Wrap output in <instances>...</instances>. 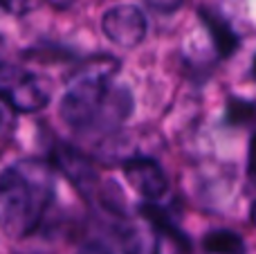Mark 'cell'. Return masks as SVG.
<instances>
[{"mask_svg":"<svg viewBox=\"0 0 256 254\" xmlns=\"http://www.w3.org/2000/svg\"><path fill=\"white\" fill-rule=\"evenodd\" d=\"M120 63L110 56H94L72 74L58 104V115L79 135H106L120 128L132 112V92L117 84Z\"/></svg>","mask_w":256,"mask_h":254,"instance_id":"1","label":"cell"},{"mask_svg":"<svg viewBox=\"0 0 256 254\" xmlns=\"http://www.w3.org/2000/svg\"><path fill=\"white\" fill-rule=\"evenodd\" d=\"M56 180L50 162L18 160L0 174V230L12 238L30 236L54 200Z\"/></svg>","mask_w":256,"mask_h":254,"instance_id":"2","label":"cell"},{"mask_svg":"<svg viewBox=\"0 0 256 254\" xmlns=\"http://www.w3.org/2000/svg\"><path fill=\"white\" fill-rule=\"evenodd\" d=\"M0 99L14 112H38L52 99V86L45 76L0 58Z\"/></svg>","mask_w":256,"mask_h":254,"instance_id":"3","label":"cell"},{"mask_svg":"<svg viewBox=\"0 0 256 254\" xmlns=\"http://www.w3.org/2000/svg\"><path fill=\"white\" fill-rule=\"evenodd\" d=\"M102 30L110 43L117 48H137L146 38L148 32V20L144 12L135 4H115L110 7L102 18Z\"/></svg>","mask_w":256,"mask_h":254,"instance_id":"4","label":"cell"},{"mask_svg":"<svg viewBox=\"0 0 256 254\" xmlns=\"http://www.w3.org/2000/svg\"><path fill=\"white\" fill-rule=\"evenodd\" d=\"M124 176L146 202H158L168 194V176L153 158H130L124 162Z\"/></svg>","mask_w":256,"mask_h":254,"instance_id":"5","label":"cell"},{"mask_svg":"<svg viewBox=\"0 0 256 254\" xmlns=\"http://www.w3.org/2000/svg\"><path fill=\"white\" fill-rule=\"evenodd\" d=\"M52 160H54V164L63 171V176H68V178L72 180V184L90 200L94 187H97V182H99L97 171L92 169V162L81 151H76V148L68 146V144H61V142L52 148Z\"/></svg>","mask_w":256,"mask_h":254,"instance_id":"6","label":"cell"},{"mask_svg":"<svg viewBox=\"0 0 256 254\" xmlns=\"http://www.w3.org/2000/svg\"><path fill=\"white\" fill-rule=\"evenodd\" d=\"M198 16H200V20L204 22V27H207L209 36H212L214 48H216L218 56H222V58L232 56V54L238 50L240 38H238V34L230 27V22H227L220 14L212 12L209 7H200Z\"/></svg>","mask_w":256,"mask_h":254,"instance_id":"7","label":"cell"},{"mask_svg":"<svg viewBox=\"0 0 256 254\" xmlns=\"http://www.w3.org/2000/svg\"><path fill=\"white\" fill-rule=\"evenodd\" d=\"M140 214L144 216V220L150 225L153 232L166 234V236L171 238L173 243H178L182 250H189V238H186V234H182V230L178 228L173 216L168 214L164 207H160L158 202H144V205L140 207Z\"/></svg>","mask_w":256,"mask_h":254,"instance_id":"8","label":"cell"},{"mask_svg":"<svg viewBox=\"0 0 256 254\" xmlns=\"http://www.w3.org/2000/svg\"><path fill=\"white\" fill-rule=\"evenodd\" d=\"M120 254H158V236L153 230H142L126 223L117 230Z\"/></svg>","mask_w":256,"mask_h":254,"instance_id":"9","label":"cell"},{"mask_svg":"<svg viewBox=\"0 0 256 254\" xmlns=\"http://www.w3.org/2000/svg\"><path fill=\"white\" fill-rule=\"evenodd\" d=\"M202 250L207 254H245V241L232 230H212L202 238Z\"/></svg>","mask_w":256,"mask_h":254,"instance_id":"10","label":"cell"},{"mask_svg":"<svg viewBox=\"0 0 256 254\" xmlns=\"http://www.w3.org/2000/svg\"><path fill=\"white\" fill-rule=\"evenodd\" d=\"M254 117V104L250 99H243V97H234L227 102V122L230 124H250Z\"/></svg>","mask_w":256,"mask_h":254,"instance_id":"11","label":"cell"},{"mask_svg":"<svg viewBox=\"0 0 256 254\" xmlns=\"http://www.w3.org/2000/svg\"><path fill=\"white\" fill-rule=\"evenodd\" d=\"M14 124H16V115H14L12 108L0 99V140H4L9 133H12Z\"/></svg>","mask_w":256,"mask_h":254,"instance_id":"12","label":"cell"},{"mask_svg":"<svg viewBox=\"0 0 256 254\" xmlns=\"http://www.w3.org/2000/svg\"><path fill=\"white\" fill-rule=\"evenodd\" d=\"M144 2L160 14H171V12H176V9H180V4L184 2V0H144Z\"/></svg>","mask_w":256,"mask_h":254,"instance_id":"13","label":"cell"},{"mask_svg":"<svg viewBox=\"0 0 256 254\" xmlns=\"http://www.w3.org/2000/svg\"><path fill=\"white\" fill-rule=\"evenodd\" d=\"M30 7V0H0V9H4L12 16H22Z\"/></svg>","mask_w":256,"mask_h":254,"instance_id":"14","label":"cell"},{"mask_svg":"<svg viewBox=\"0 0 256 254\" xmlns=\"http://www.w3.org/2000/svg\"><path fill=\"white\" fill-rule=\"evenodd\" d=\"M79 254H112L110 250H108L104 243H99V241H90V243H86L84 248L79 250Z\"/></svg>","mask_w":256,"mask_h":254,"instance_id":"15","label":"cell"},{"mask_svg":"<svg viewBox=\"0 0 256 254\" xmlns=\"http://www.w3.org/2000/svg\"><path fill=\"white\" fill-rule=\"evenodd\" d=\"M45 2L52 4V7H56V9H68V7H72L76 0H45Z\"/></svg>","mask_w":256,"mask_h":254,"instance_id":"16","label":"cell"},{"mask_svg":"<svg viewBox=\"0 0 256 254\" xmlns=\"http://www.w3.org/2000/svg\"><path fill=\"white\" fill-rule=\"evenodd\" d=\"M2 50H4V38L0 36V54H2Z\"/></svg>","mask_w":256,"mask_h":254,"instance_id":"17","label":"cell"}]
</instances>
